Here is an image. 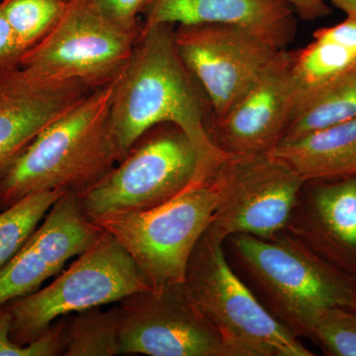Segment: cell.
Listing matches in <instances>:
<instances>
[{"mask_svg": "<svg viewBox=\"0 0 356 356\" xmlns=\"http://www.w3.org/2000/svg\"><path fill=\"white\" fill-rule=\"evenodd\" d=\"M313 38L305 48L291 51L294 115L312 97L356 67V17L346 16L339 24L318 29Z\"/></svg>", "mask_w": 356, "mask_h": 356, "instance_id": "16", "label": "cell"}, {"mask_svg": "<svg viewBox=\"0 0 356 356\" xmlns=\"http://www.w3.org/2000/svg\"><path fill=\"white\" fill-rule=\"evenodd\" d=\"M348 175H356V165L351 168L350 172H348Z\"/></svg>", "mask_w": 356, "mask_h": 356, "instance_id": "29", "label": "cell"}, {"mask_svg": "<svg viewBox=\"0 0 356 356\" xmlns=\"http://www.w3.org/2000/svg\"><path fill=\"white\" fill-rule=\"evenodd\" d=\"M233 254L274 317L295 336L311 337L318 318L334 307L356 309V277L300 241L238 234Z\"/></svg>", "mask_w": 356, "mask_h": 356, "instance_id": "3", "label": "cell"}, {"mask_svg": "<svg viewBox=\"0 0 356 356\" xmlns=\"http://www.w3.org/2000/svg\"><path fill=\"white\" fill-rule=\"evenodd\" d=\"M118 306L102 311L100 307L76 313L65 321L64 356L121 355Z\"/></svg>", "mask_w": 356, "mask_h": 356, "instance_id": "20", "label": "cell"}, {"mask_svg": "<svg viewBox=\"0 0 356 356\" xmlns=\"http://www.w3.org/2000/svg\"><path fill=\"white\" fill-rule=\"evenodd\" d=\"M175 39L210 103L213 122L228 113L285 51L234 25H177Z\"/></svg>", "mask_w": 356, "mask_h": 356, "instance_id": "10", "label": "cell"}, {"mask_svg": "<svg viewBox=\"0 0 356 356\" xmlns=\"http://www.w3.org/2000/svg\"><path fill=\"white\" fill-rule=\"evenodd\" d=\"M149 290L151 286L127 250L104 231L48 286L7 303L11 339L26 346L48 331L58 318L119 303L130 295Z\"/></svg>", "mask_w": 356, "mask_h": 356, "instance_id": "7", "label": "cell"}, {"mask_svg": "<svg viewBox=\"0 0 356 356\" xmlns=\"http://www.w3.org/2000/svg\"><path fill=\"white\" fill-rule=\"evenodd\" d=\"M70 1L72 0H2L0 10L10 23L21 49L25 53L55 28L69 8Z\"/></svg>", "mask_w": 356, "mask_h": 356, "instance_id": "22", "label": "cell"}, {"mask_svg": "<svg viewBox=\"0 0 356 356\" xmlns=\"http://www.w3.org/2000/svg\"><path fill=\"white\" fill-rule=\"evenodd\" d=\"M346 177L316 189L311 217L330 252L356 269V175Z\"/></svg>", "mask_w": 356, "mask_h": 356, "instance_id": "18", "label": "cell"}, {"mask_svg": "<svg viewBox=\"0 0 356 356\" xmlns=\"http://www.w3.org/2000/svg\"><path fill=\"white\" fill-rule=\"evenodd\" d=\"M267 154L305 181L346 177L356 165V118L280 143Z\"/></svg>", "mask_w": 356, "mask_h": 356, "instance_id": "17", "label": "cell"}, {"mask_svg": "<svg viewBox=\"0 0 356 356\" xmlns=\"http://www.w3.org/2000/svg\"><path fill=\"white\" fill-rule=\"evenodd\" d=\"M140 33L115 22L92 0H72L55 28L25 51L20 65L51 79L102 88L120 76Z\"/></svg>", "mask_w": 356, "mask_h": 356, "instance_id": "8", "label": "cell"}, {"mask_svg": "<svg viewBox=\"0 0 356 356\" xmlns=\"http://www.w3.org/2000/svg\"><path fill=\"white\" fill-rule=\"evenodd\" d=\"M23 54L13 28L0 10V72L19 65Z\"/></svg>", "mask_w": 356, "mask_h": 356, "instance_id": "26", "label": "cell"}, {"mask_svg": "<svg viewBox=\"0 0 356 356\" xmlns=\"http://www.w3.org/2000/svg\"><path fill=\"white\" fill-rule=\"evenodd\" d=\"M294 116L291 51L275 63L220 120L211 139L229 156H255L273 151L284 139Z\"/></svg>", "mask_w": 356, "mask_h": 356, "instance_id": "14", "label": "cell"}, {"mask_svg": "<svg viewBox=\"0 0 356 356\" xmlns=\"http://www.w3.org/2000/svg\"><path fill=\"white\" fill-rule=\"evenodd\" d=\"M175 29L172 24L143 28L127 65L115 81L111 103L115 140L123 159L149 129L175 124L197 149L210 178L229 154L211 139L210 103L178 53Z\"/></svg>", "mask_w": 356, "mask_h": 356, "instance_id": "1", "label": "cell"}, {"mask_svg": "<svg viewBox=\"0 0 356 356\" xmlns=\"http://www.w3.org/2000/svg\"><path fill=\"white\" fill-rule=\"evenodd\" d=\"M103 232L84 216L76 196L65 193L17 254L0 268V305L38 291L72 257L92 247Z\"/></svg>", "mask_w": 356, "mask_h": 356, "instance_id": "12", "label": "cell"}, {"mask_svg": "<svg viewBox=\"0 0 356 356\" xmlns=\"http://www.w3.org/2000/svg\"><path fill=\"white\" fill-rule=\"evenodd\" d=\"M65 191L33 193L0 211V268L17 254Z\"/></svg>", "mask_w": 356, "mask_h": 356, "instance_id": "21", "label": "cell"}, {"mask_svg": "<svg viewBox=\"0 0 356 356\" xmlns=\"http://www.w3.org/2000/svg\"><path fill=\"white\" fill-rule=\"evenodd\" d=\"M103 13L115 22L131 30H142L140 19L149 0H92Z\"/></svg>", "mask_w": 356, "mask_h": 356, "instance_id": "25", "label": "cell"}, {"mask_svg": "<svg viewBox=\"0 0 356 356\" xmlns=\"http://www.w3.org/2000/svg\"><path fill=\"white\" fill-rule=\"evenodd\" d=\"M118 310L122 355L231 356L180 285L135 293L119 302Z\"/></svg>", "mask_w": 356, "mask_h": 356, "instance_id": "11", "label": "cell"}, {"mask_svg": "<svg viewBox=\"0 0 356 356\" xmlns=\"http://www.w3.org/2000/svg\"><path fill=\"white\" fill-rule=\"evenodd\" d=\"M219 189L212 178L140 212L95 222L127 250L153 291L179 286L194 248L212 221Z\"/></svg>", "mask_w": 356, "mask_h": 356, "instance_id": "6", "label": "cell"}, {"mask_svg": "<svg viewBox=\"0 0 356 356\" xmlns=\"http://www.w3.org/2000/svg\"><path fill=\"white\" fill-rule=\"evenodd\" d=\"M65 320L56 321L44 334L26 346L10 337L11 314L8 305H0V356H58L64 355Z\"/></svg>", "mask_w": 356, "mask_h": 356, "instance_id": "24", "label": "cell"}, {"mask_svg": "<svg viewBox=\"0 0 356 356\" xmlns=\"http://www.w3.org/2000/svg\"><path fill=\"white\" fill-rule=\"evenodd\" d=\"M355 118L356 67L321 90L295 113L282 142Z\"/></svg>", "mask_w": 356, "mask_h": 356, "instance_id": "19", "label": "cell"}, {"mask_svg": "<svg viewBox=\"0 0 356 356\" xmlns=\"http://www.w3.org/2000/svg\"><path fill=\"white\" fill-rule=\"evenodd\" d=\"M211 178L219 198L207 232L222 243L238 234L275 238L291 219L306 182L268 154L229 156Z\"/></svg>", "mask_w": 356, "mask_h": 356, "instance_id": "9", "label": "cell"}, {"mask_svg": "<svg viewBox=\"0 0 356 356\" xmlns=\"http://www.w3.org/2000/svg\"><path fill=\"white\" fill-rule=\"evenodd\" d=\"M311 339L327 355L356 356V309L334 307L318 318Z\"/></svg>", "mask_w": 356, "mask_h": 356, "instance_id": "23", "label": "cell"}, {"mask_svg": "<svg viewBox=\"0 0 356 356\" xmlns=\"http://www.w3.org/2000/svg\"><path fill=\"white\" fill-rule=\"evenodd\" d=\"M143 28L159 24H226L250 30L280 50H287L296 13L283 0H149Z\"/></svg>", "mask_w": 356, "mask_h": 356, "instance_id": "15", "label": "cell"}, {"mask_svg": "<svg viewBox=\"0 0 356 356\" xmlns=\"http://www.w3.org/2000/svg\"><path fill=\"white\" fill-rule=\"evenodd\" d=\"M292 7L297 16L303 20H316L332 13L325 0H283Z\"/></svg>", "mask_w": 356, "mask_h": 356, "instance_id": "27", "label": "cell"}, {"mask_svg": "<svg viewBox=\"0 0 356 356\" xmlns=\"http://www.w3.org/2000/svg\"><path fill=\"white\" fill-rule=\"evenodd\" d=\"M114 86L95 89L37 136L0 179V211L37 192L81 195L120 163L111 121Z\"/></svg>", "mask_w": 356, "mask_h": 356, "instance_id": "2", "label": "cell"}, {"mask_svg": "<svg viewBox=\"0 0 356 356\" xmlns=\"http://www.w3.org/2000/svg\"><path fill=\"white\" fill-rule=\"evenodd\" d=\"M92 86L17 65L0 72V179L44 128L90 95Z\"/></svg>", "mask_w": 356, "mask_h": 356, "instance_id": "13", "label": "cell"}, {"mask_svg": "<svg viewBox=\"0 0 356 356\" xmlns=\"http://www.w3.org/2000/svg\"><path fill=\"white\" fill-rule=\"evenodd\" d=\"M180 289L221 334L231 356H313L229 266L222 242L205 233Z\"/></svg>", "mask_w": 356, "mask_h": 356, "instance_id": "4", "label": "cell"}, {"mask_svg": "<svg viewBox=\"0 0 356 356\" xmlns=\"http://www.w3.org/2000/svg\"><path fill=\"white\" fill-rule=\"evenodd\" d=\"M332 6L341 9L346 16L356 17V0H327Z\"/></svg>", "mask_w": 356, "mask_h": 356, "instance_id": "28", "label": "cell"}, {"mask_svg": "<svg viewBox=\"0 0 356 356\" xmlns=\"http://www.w3.org/2000/svg\"><path fill=\"white\" fill-rule=\"evenodd\" d=\"M207 179L188 136L175 124L163 123L140 136L120 163L76 200L84 216L95 222L110 215L153 209Z\"/></svg>", "mask_w": 356, "mask_h": 356, "instance_id": "5", "label": "cell"}]
</instances>
